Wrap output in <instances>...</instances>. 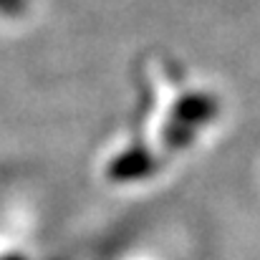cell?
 <instances>
[{"label": "cell", "mask_w": 260, "mask_h": 260, "mask_svg": "<svg viewBox=\"0 0 260 260\" xmlns=\"http://www.w3.org/2000/svg\"><path fill=\"white\" fill-rule=\"evenodd\" d=\"M220 111V104L207 96V93H189L184 96L177 106H174V114L167 124V132H165V139L170 147H184L189 144V139L194 137V132L207 124L215 114Z\"/></svg>", "instance_id": "1"}, {"label": "cell", "mask_w": 260, "mask_h": 260, "mask_svg": "<svg viewBox=\"0 0 260 260\" xmlns=\"http://www.w3.org/2000/svg\"><path fill=\"white\" fill-rule=\"evenodd\" d=\"M154 170V159L144 152V149H129L126 154H121L119 159H114V165L109 167L111 179H139Z\"/></svg>", "instance_id": "2"}, {"label": "cell", "mask_w": 260, "mask_h": 260, "mask_svg": "<svg viewBox=\"0 0 260 260\" xmlns=\"http://www.w3.org/2000/svg\"><path fill=\"white\" fill-rule=\"evenodd\" d=\"M28 10V0H0V13L5 15H23Z\"/></svg>", "instance_id": "3"}]
</instances>
